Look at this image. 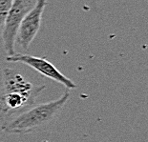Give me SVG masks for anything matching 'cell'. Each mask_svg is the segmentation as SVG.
I'll return each mask as SVG.
<instances>
[{
  "label": "cell",
  "instance_id": "1",
  "mask_svg": "<svg viewBox=\"0 0 148 142\" xmlns=\"http://www.w3.org/2000/svg\"><path fill=\"white\" fill-rule=\"evenodd\" d=\"M70 99V91L66 90L60 97L30 108L12 116L7 122L4 132L12 134L24 135L48 129L56 121L62 110Z\"/></svg>",
  "mask_w": 148,
  "mask_h": 142
},
{
  "label": "cell",
  "instance_id": "2",
  "mask_svg": "<svg viewBox=\"0 0 148 142\" xmlns=\"http://www.w3.org/2000/svg\"><path fill=\"white\" fill-rule=\"evenodd\" d=\"M36 0H14L2 30V41L7 56L15 53L14 45L22 20L34 6Z\"/></svg>",
  "mask_w": 148,
  "mask_h": 142
},
{
  "label": "cell",
  "instance_id": "3",
  "mask_svg": "<svg viewBox=\"0 0 148 142\" xmlns=\"http://www.w3.org/2000/svg\"><path fill=\"white\" fill-rule=\"evenodd\" d=\"M6 60L9 62H17L22 63L27 66H29L34 70L38 72L43 76L48 77L50 79L60 83L67 90H74L77 86L73 80L60 72L55 65H53L48 59L45 57H37L30 55H23V53H17L9 55L6 57Z\"/></svg>",
  "mask_w": 148,
  "mask_h": 142
},
{
  "label": "cell",
  "instance_id": "4",
  "mask_svg": "<svg viewBox=\"0 0 148 142\" xmlns=\"http://www.w3.org/2000/svg\"><path fill=\"white\" fill-rule=\"evenodd\" d=\"M47 4H48L47 0H36L34 6L25 15L21 22L15 43H17L25 51L30 48V45L39 31L42 14Z\"/></svg>",
  "mask_w": 148,
  "mask_h": 142
},
{
  "label": "cell",
  "instance_id": "5",
  "mask_svg": "<svg viewBox=\"0 0 148 142\" xmlns=\"http://www.w3.org/2000/svg\"><path fill=\"white\" fill-rule=\"evenodd\" d=\"M46 86L34 85L28 81L21 74L11 68H3L2 70V91L21 94L36 102L37 96L45 90Z\"/></svg>",
  "mask_w": 148,
  "mask_h": 142
},
{
  "label": "cell",
  "instance_id": "6",
  "mask_svg": "<svg viewBox=\"0 0 148 142\" xmlns=\"http://www.w3.org/2000/svg\"><path fill=\"white\" fill-rule=\"evenodd\" d=\"M14 0H0V36L2 33L6 17L11 10Z\"/></svg>",
  "mask_w": 148,
  "mask_h": 142
},
{
  "label": "cell",
  "instance_id": "7",
  "mask_svg": "<svg viewBox=\"0 0 148 142\" xmlns=\"http://www.w3.org/2000/svg\"><path fill=\"white\" fill-rule=\"evenodd\" d=\"M8 121H9V117L2 112L1 108H0V137H1L2 132H4L5 126Z\"/></svg>",
  "mask_w": 148,
  "mask_h": 142
}]
</instances>
